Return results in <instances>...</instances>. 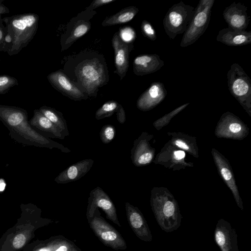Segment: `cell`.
Masks as SVG:
<instances>
[{
	"mask_svg": "<svg viewBox=\"0 0 251 251\" xmlns=\"http://www.w3.org/2000/svg\"><path fill=\"white\" fill-rule=\"evenodd\" d=\"M151 194V209L160 228L167 232L177 229L181 225L182 216L173 195L163 186L153 187Z\"/></svg>",
	"mask_w": 251,
	"mask_h": 251,
	"instance_id": "obj_1",
	"label": "cell"
},
{
	"mask_svg": "<svg viewBox=\"0 0 251 251\" xmlns=\"http://www.w3.org/2000/svg\"><path fill=\"white\" fill-rule=\"evenodd\" d=\"M2 21L12 37V43L7 51L11 56L20 52L32 40L38 28L39 16L25 13L4 18Z\"/></svg>",
	"mask_w": 251,
	"mask_h": 251,
	"instance_id": "obj_2",
	"label": "cell"
},
{
	"mask_svg": "<svg viewBox=\"0 0 251 251\" xmlns=\"http://www.w3.org/2000/svg\"><path fill=\"white\" fill-rule=\"evenodd\" d=\"M227 85L231 95L251 117V80L242 67L234 63L227 73Z\"/></svg>",
	"mask_w": 251,
	"mask_h": 251,
	"instance_id": "obj_3",
	"label": "cell"
},
{
	"mask_svg": "<svg viewBox=\"0 0 251 251\" xmlns=\"http://www.w3.org/2000/svg\"><path fill=\"white\" fill-rule=\"evenodd\" d=\"M196 8L182 1L174 4L167 11L163 21L166 33L171 39L184 33L195 14Z\"/></svg>",
	"mask_w": 251,
	"mask_h": 251,
	"instance_id": "obj_4",
	"label": "cell"
},
{
	"mask_svg": "<svg viewBox=\"0 0 251 251\" xmlns=\"http://www.w3.org/2000/svg\"><path fill=\"white\" fill-rule=\"evenodd\" d=\"M214 2L215 0L199 1L192 19L182 38L180 44L181 47H186L194 44L205 32L210 22Z\"/></svg>",
	"mask_w": 251,
	"mask_h": 251,
	"instance_id": "obj_5",
	"label": "cell"
},
{
	"mask_svg": "<svg viewBox=\"0 0 251 251\" xmlns=\"http://www.w3.org/2000/svg\"><path fill=\"white\" fill-rule=\"evenodd\" d=\"M87 221L91 229L103 244L117 251L127 248L126 242L121 234L101 217L98 208Z\"/></svg>",
	"mask_w": 251,
	"mask_h": 251,
	"instance_id": "obj_6",
	"label": "cell"
},
{
	"mask_svg": "<svg viewBox=\"0 0 251 251\" xmlns=\"http://www.w3.org/2000/svg\"><path fill=\"white\" fill-rule=\"evenodd\" d=\"M214 133L218 138L242 140L249 135V128L239 117L226 111L221 116Z\"/></svg>",
	"mask_w": 251,
	"mask_h": 251,
	"instance_id": "obj_7",
	"label": "cell"
},
{
	"mask_svg": "<svg viewBox=\"0 0 251 251\" xmlns=\"http://www.w3.org/2000/svg\"><path fill=\"white\" fill-rule=\"evenodd\" d=\"M78 76L90 96L95 94L98 87L104 84L105 78L103 66L96 60L84 62L78 68Z\"/></svg>",
	"mask_w": 251,
	"mask_h": 251,
	"instance_id": "obj_8",
	"label": "cell"
},
{
	"mask_svg": "<svg viewBox=\"0 0 251 251\" xmlns=\"http://www.w3.org/2000/svg\"><path fill=\"white\" fill-rule=\"evenodd\" d=\"M100 208L108 220L120 227L116 207L109 196L99 186L91 191L88 198L86 218H92L96 209Z\"/></svg>",
	"mask_w": 251,
	"mask_h": 251,
	"instance_id": "obj_9",
	"label": "cell"
},
{
	"mask_svg": "<svg viewBox=\"0 0 251 251\" xmlns=\"http://www.w3.org/2000/svg\"><path fill=\"white\" fill-rule=\"evenodd\" d=\"M185 152L167 142L155 157L153 163L173 171H179L187 167H193L191 162H187Z\"/></svg>",
	"mask_w": 251,
	"mask_h": 251,
	"instance_id": "obj_10",
	"label": "cell"
},
{
	"mask_svg": "<svg viewBox=\"0 0 251 251\" xmlns=\"http://www.w3.org/2000/svg\"><path fill=\"white\" fill-rule=\"evenodd\" d=\"M211 152L219 175L231 191L237 206L243 210V203L228 160L215 148L212 149Z\"/></svg>",
	"mask_w": 251,
	"mask_h": 251,
	"instance_id": "obj_11",
	"label": "cell"
},
{
	"mask_svg": "<svg viewBox=\"0 0 251 251\" xmlns=\"http://www.w3.org/2000/svg\"><path fill=\"white\" fill-rule=\"evenodd\" d=\"M154 135L143 131L134 140L131 150V159L136 166H146L153 162L155 158V148L151 146V141Z\"/></svg>",
	"mask_w": 251,
	"mask_h": 251,
	"instance_id": "obj_12",
	"label": "cell"
},
{
	"mask_svg": "<svg viewBox=\"0 0 251 251\" xmlns=\"http://www.w3.org/2000/svg\"><path fill=\"white\" fill-rule=\"evenodd\" d=\"M125 208L128 223L135 235L145 242L152 241L151 231L139 209L128 202L125 203Z\"/></svg>",
	"mask_w": 251,
	"mask_h": 251,
	"instance_id": "obj_13",
	"label": "cell"
},
{
	"mask_svg": "<svg viewBox=\"0 0 251 251\" xmlns=\"http://www.w3.org/2000/svg\"><path fill=\"white\" fill-rule=\"evenodd\" d=\"M47 78L52 87L72 100H80L87 98L84 94L61 70L50 74Z\"/></svg>",
	"mask_w": 251,
	"mask_h": 251,
	"instance_id": "obj_14",
	"label": "cell"
},
{
	"mask_svg": "<svg viewBox=\"0 0 251 251\" xmlns=\"http://www.w3.org/2000/svg\"><path fill=\"white\" fill-rule=\"evenodd\" d=\"M215 240L221 251H239L235 229L226 220L219 219L214 232Z\"/></svg>",
	"mask_w": 251,
	"mask_h": 251,
	"instance_id": "obj_15",
	"label": "cell"
},
{
	"mask_svg": "<svg viewBox=\"0 0 251 251\" xmlns=\"http://www.w3.org/2000/svg\"><path fill=\"white\" fill-rule=\"evenodd\" d=\"M224 20L230 29L236 30H245L250 21L248 14L247 7L241 2H233L223 11Z\"/></svg>",
	"mask_w": 251,
	"mask_h": 251,
	"instance_id": "obj_16",
	"label": "cell"
},
{
	"mask_svg": "<svg viewBox=\"0 0 251 251\" xmlns=\"http://www.w3.org/2000/svg\"><path fill=\"white\" fill-rule=\"evenodd\" d=\"M167 94V90L163 83L153 82L139 97L136 106L142 111L151 110L161 103Z\"/></svg>",
	"mask_w": 251,
	"mask_h": 251,
	"instance_id": "obj_17",
	"label": "cell"
},
{
	"mask_svg": "<svg viewBox=\"0 0 251 251\" xmlns=\"http://www.w3.org/2000/svg\"><path fill=\"white\" fill-rule=\"evenodd\" d=\"M112 46L115 54L114 71L122 80L125 76L129 67V50L126 42L120 37L118 32H116L112 39Z\"/></svg>",
	"mask_w": 251,
	"mask_h": 251,
	"instance_id": "obj_18",
	"label": "cell"
},
{
	"mask_svg": "<svg viewBox=\"0 0 251 251\" xmlns=\"http://www.w3.org/2000/svg\"><path fill=\"white\" fill-rule=\"evenodd\" d=\"M164 65V62L157 54H141L133 60V72L137 75L142 76L158 71Z\"/></svg>",
	"mask_w": 251,
	"mask_h": 251,
	"instance_id": "obj_19",
	"label": "cell"
},
{
	"mask_svg": "<svg viewBox=\"0 0 251 251\" xmlns=\"http://www.w3.org/2000/svg\"><path fill=\"white\" fill-rule=\"evenodd\" d=\"M94 162L92 159H85L75 163L60 173L55 181L65 184L78 180L90 171Z\"/></svg>",
	"mask_w": 251,
	"mask_h": 251,
	"instance_id": "obj_20",
	"label": "cell"
},
{
	"mask_svg": "<svg viewBox=\"0 0 251 251\" xmlns=\"http://www.w3.org/2000/svg\"><path fill=\"white\" fill-rule=\"evenodd\" d=\"M216 40L229 46H241L251 43V31L224 28L219 31Z\"/></svg>",
	"mask_w": 251,
	"mask_h": 251,
	"instance_id": "obj_21",
	"label": "cell"
},
{
	"mask_svg": "<svg viewBox=\"0 0 251 251\" xmlns=\"http://www.w3.org/2000/svg\"><path fill=\"white\" fill-rule=\"evenodd\" d=\"M167 134L171 137L169 141L172 145L195 158H199V148L196 137L180 131L168 132Z\"/></svg>",
	"mask_w": 251,
	"mask_h": 251,
	"instance_id": "obj_22",
	"label": "cell"
},
{
	"mask_svg": "<svg viewBox=\"0 0 251 251\" xmlns=\"http://www.w3.org/2000/svg\"><path fill=\"white\" fill-rule=\"evenodd\" d=\"M138 12V8L135 6L126 7L118 13L105 18L101 25L103 26H106L127 23L132 20Z\"/></svg>",
	"mask_w": 251,
	"mask_h": 251,
	"instance_id": "obj_23",
	"label": "cell"
},
{
	"mask_svg": "<svg viewBox=\"0 0 251 251\" xmlns=\"http://www.w3.org/2000/svg\"><path fill=\"white\" fill-rule=\"evenodd\" d=\"M41 112L58 128L65 137L69 135L66 121L61 112L50 107H43Z\"/></svg>",
	"mask_w": 251,
	"mask_h": 251,
	"instance_id": "obj_24",
	"label": "cell"
},
{
	"mask_svg": "<svg viewBox=\"0 0 251 251\" xmlns=\"http://www.w3.org/2000/svg\"><path fill=\"white\" fill-rule=\"evenodd\" d=\"M119 104L117 101L114 100L106 101L96 111V119L99 120L111 117L116 112Z\"/></svg>",
	"mask_w": 251,
	"mask_h": 251,
	"instance_id": "obj_25",
	"label": "cell"
},
{
	"mask_svg": "<svg viewBox=\"0 0 251 251\" xmlns=\"http://www.w3.org/2000/svg\"><path fill=\"white\" fill-rule=\"evenodd\" d=\"M189 104V102L183 104L175 108L169 113L166 114L161 118L155 121L152 124L153 126L157 130H160L163 127L168 125L171 120L175 116L184 109Z\"/></svg>",
	"mask_w": 251,
	"mask_h": 251,
	"instance_id": "obj_26",
	"label": "cell"
},
{
	"mask_svg": "<svg viewBox=\"0 0 251 251\" xmlns=\"http://www.w3.org/2000/svg\"><path fill=\"white\" fill-rule=\"evenodd\" d=\"M91 24L89 22H80L78 23L66 41V45L69 47L78 38L85 35L89 30Z\"/></svg>",
	"mask_w": 251,
	"mask_h": 251,
	"instance_id": "obj_27",
	"label": "cell"
},
{
	"mask_svg": "<svg viewBox=\"0 0 251 251\" xmlns=\"http://www.w3.org/2000/svg\"><path fill=\"white\" fill-rule=\"evenodd\" d=\"M19 82L16 78L8 75H0V94H4L12 87L17 86Z\"/></svg>",
	"mask_w": 251,
	"mask_h": 251,
	"instance_id": "obj_28",
	"label": "cell"
},
{
	"mask_svg": "<svg viewBox=\"0 0 251 251\" xmlns=\"http://www.w3.org/2000/svg\"><path fill=\"white\" fill-rule=\"evenodd\" d=\"M116 129L115 127L111 125H106L102 126L100 132V138L104 144H108L111 142L115 137Z\"/></svg>",
	"mask_w": 251,
	"mask_h": 251,
	"instance_id": "obj_29",
	"label": "cell"
},
{
	"mask_svg": "<svg viewBox=\"0 0 251 251\" xmlns=\"http://www.w3.org/2000/svg\"><path fill=\"white\" fill-rule=\"evenodd\" d=\"M141 29L143 35L151 40L154 41L157 38L156 33L151 24L147 20H143L141 25Z\"/></svg>",
	"mask_w": 251,
	"mask_h": 251,
	"instance_id": "obj_30",
	"label": "cell"
},
{
	"mask_svg": "<svg viewBox=\"0 0 251 251\" xmlns=\"http://www.w3.org/2000/svg\"><path fill=\"white\" fill-rule=\"evenodd\" d=\"M24 115L20 111L12 112L8 116L7 121L9 125L15 126L19 125L24 120Z\"/></svg>",
	"mask_w": 251,
	"mask_h": 251,
	"instance_id": "obj_31",
	"label": "cell"
},
{
	"mask_svg": "<svg viewBox=\"0 0 251 251\" xmlns=\"http://www.w3.org/2000/svg\"><path fill=\"white\" fill-rule=\"evenodd\" d=\"M7 33V29L3 24L0 25V51H7L8 47L5 43L4 38Z\"/></svg>",
	"mask_w": 251,
	"mask_h": 251,
	"instance_id": "obj_32",
	"label": "cell"
},
{
	"mask_svg": "<svg viewBox=\"0 0 251 251\" xmlns=\"http://www.w3.org/2000/svg\"><path fill=\"white\" fill-rule=\"evenodd\" d=\"M116 0H95L86 8V10L91 11L102 5L114 2Z\"/></svg>",
	"mask_w": 251,
	"mask_h": 251,
	"instance_id": "obj_33",
	"label": "cell"
},
{
	"mask_svg": "<svg viewBox=\"0 0 251 251\" xmlns=\"http://www.w3.org/2000/svg\"><path fill=\"white\" fill-rule=\"evenodd\" d=\"M25 237L24 235L20 234L16 235L13 239V245L16 249L22 248L25 244Z\"/></svg>",
	"mask_w": 251,
	"mask_h": 251,
	"instance_id": "obj_34",
	"label": "cell"
},
{
	"mask_svg": "<svg viewBox=\"0 0 251 251\" xmlns=\"http://www.w3.org/2000/svg\"><path fill=\"white\" fill-rule=\"evenodd\" d=\"M117 119L119 123L124 124L126 121V113L125 110L121 104H119L116 111Z\"/></svg>",
	"mask_w": 251,
	"mask_h": 251,
	"instance_id": "obj_35",
	"label": "cell"
},
{
	"mask_svg": "<svg viewBox=\"0 0 251 251\" xmlns=\"http://www.w3.org/2000/svg\"><path fill=\"white\" fill-rule=\"evenodd\" d=\"M9 13L8 8L3 3V0H0V25L2 24V15Z\"/></svg>",
	"mask_w": 251,
	"mask_h": 251,
	"instance_id": "obj_36",
	"label": "cell"
},
{
	"mask_svg": "<svg viewBox=\"0 0 251 251\" xmlns=\"http://www.w3.org/2000/svg\"><path fill=\"white\" fill-rule=\"evenodd\" d=\"M5 187V184L3 182L0 181V191L4 190Z\"/></svg>",
	"mask_w": 251,
	"mask_h": 251,
	"instance_id": "obj_37",
	"label": "cell"
},
{
	"mask_svg": "<svg viewBox=\"0 0 251 251\" xmlns=\"http://www.w3.org/2000/svg\"><path fill=\"white\" fill-rule=\"evenodd\" d=\"M69 251H82L80 250L79 249H75V250H71Z\"/></svg>",
	"mask_w": 251,
	"mask_h": 251,
	"instance_id": "obj_38",
	"label": "cell"
}]
</instances>
